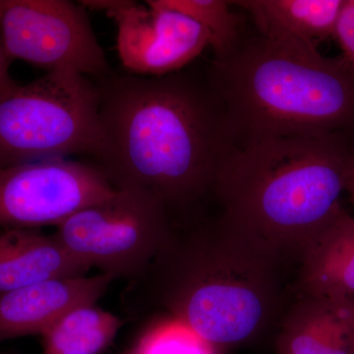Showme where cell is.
<instances>
[{
  "instance_id": "1",
  "label": "cell",
  "mask_w": 354,
  "mask_h": 354,
  "mask_svg": "<svg viewBox=\"0 0 354 354\" xmlns=\"http://www.w3.org/2000/svg\"><path fill=\"white\" fill-rule=\"evenodd\" d=\"M95 83L104 142L90 164L114 189L155 197L176 223L206 213L221 167L237 149L207 72L111 71Z\"/></svg>"
},
{
  "instance_id": "2",
  "label": "cell",
  "mask_w": 354,
  "mask_h": 354,
  "mask_svg": "<svg viewBox=\"0 0 354 354\" xmlns=\"http://www.w3.org/2000/svg\"><path fill=\"white\" fill-rule=\"evenodd\" d=\"M297 265L218 209L174 223L145 274L131 281L130 314L157 307L216 348L276 333L295 299Z\"/></svg>"
},
{
  "instance_id": "3",
  "label": "cell",
  "mask_w": 354,
  "mask_h": 354,
  "mask_svg": "<svg viewBox=\"0 0 354 354\" xmlns=\"http://www.w3.org/2000/svg\"><path fill=\"white\" fill-rule=\"evenodd\" d=\"M237 149L354 132V66L316 46L244 30L206 70Z\"/></svg>"
},
{
  "instance_id": "4",
  "label": "cell",
  "mask_w": 354,
  "mask_h": 354,
  "mask_svg": "<svg viewBox=\"0 0 354 354\" xmlns=\"http://www.w3.org/2000/svg\"><path fill=\"white\" fill-rule=\"evenodd\" d=\"M354 132L286 137L235 149L215 187L218 209L297 265L342 211Z\"/></svg>"
},
{
  "instance_id": "5",
  "label": "cell",
  "mask_w": 354,
  "mask_h": 354,
  "mask_svg": "<svg viewBox=\"0 0 354 354\" xmlns=\"http://www.w3.org/2000/svg\"><path fill=\"white\" fill-rule=\"evenodd\" d=\"M102 142L99 88L78 72H48L0 99V167L77 153L95 158Z\"/></svg>"
},
{
  "instance_id": "6",
  "label": "cell",
  "mask_w": 354,
  "mask_h": 354,
  "mask_svg": "<svg viewBox=\"0 0 354 354\" xmlns=\"http://www.w3.org/2000/svg\"><path fill=\"white\" fill-rule=\"evenodd\" d=\"M174 227L169 212L155 197L125 189L81 209L53 235L84 264L131 283L145 274Z\"/></svg>"
},
{
  "instance_id": "7",
  "label": "cell",
  "mask_w": 354,
  "mask_h": 354,
  "mask_svg": "<svg viewBox=\"0 0 354 354\" xmlns=\"http://www.w3.org/2000/svg\"><path fill=\"white\" fill-rule=\"evenodd\" d=\"M0 32L9 59L72 70L95 80L111 73L86 8L68 0H0Z\"/></svg>"
},
{
  "instance_id": "8",
  "label": "cell",
  "mask_w": 354,
  "mask_h": 354,
  "mask_svg": "<svg viewBox=\"0 0 354 354\" xmlns=\"http://www.w3.org/2000/svg\"><path fill=\"white\" fill-rule=\"evenodd\" d=\"M114 193L95 165L68 158L0 167V228L57 227Z\"/></svg>"
},
{
  "instance_id": "9",
  "label": "cell",
  "mask_w": 354,
  "mask_h": 354,
  "mask_svg": "<svg viewBox=\"0 0 354 354\" xmlns=\"http://www.w3.org/2000/svg\"><path fill=\"white\" fill-rule=\"evenodd\" d=\"M85 8L104 11L118 27V50L130 73L167 75L189 66L209 46V35L185 14L149 0H83Z\"/></svg>"
},
{
  "instance_id": "10",
  "label": "cell",
  "mask_w": 354,
  "mask_h": 354,
  "mask_svg": "<svg viewBox=\"0 0 354 354\" xmlns=\"http://www.w3.org/2000/svg\"><path fill=\"white\" fill-rule=\"evenodd\" d=\"M113 277L55 278L0 293V342L41 335L70 310L95 304Z\"/></svg>"
},
{
  "instance_id": "11",
  "label": "cell",
  "mask_w": 354,
  "mask_h": 354,
  "mask_svg": "<svg viewBox=\"0 0 354 354\" xmlns=\"http://www.w3.org/2000/svg\"><path fill=\"white\" fill-rule=\"evenodd\" d=\"M274 335V354H354V297L297 295Z\"/></svg>"
},
{
  "instance_id": "12",
  "label": "cell",
  "mask_w": 354,
  "mask_h": 354,
  "mask_svg": "<svg viewBox=\"0 0 354 354\" xmlns=\"http://www.w3.org/2000/svg\"><path fill=\"white\" fill-rule=\"evenodd\" d=\"M297 295L354 297V216L342 209L298 256Z\"/></svg>"
},
{
  "instance_id": "13",
  "label": "cell",
  "mask_w": 354,
  "mask_h": 354,
  "mask_svg": "<svg viewBox=\"0 0 354 354\" xmlns=\"http://www.w3.org/2000/svg\"><path fill=\"white\" fill-rule=\"evenodd\" d=\"M91 268L37 230L0 232V293L55 278L85 277Z\"/></svg>"
},
{
  "instance_id": "14",
  "label": "cell",
  "mask_w": 354,
  "mask_h": 354,
  "mask_svg": "<svg viewBox=\"0 0 354 354\" xmlns=\"http://www.w3.org/2000/svg\"><path fill=\"white\" fill-rule=\"evenodd\" d=\"M263 34L316 46L334 37L344 0H239L230 1Z\"/></svg>"
},
{
  "instance_id": "15",
  "label": "cell",
  "mask_w": 354,
  "mask_h": 354,
  "mask_svg": "<svg viewBox=\"0 0 354 354\" xmlns=\"http://www.w3.org/2000/svg\"><path fill=\"white\" fill-rule=\"evenodd\" d=\"M122 322L95 304L70 310L44 332L43 354H101Z\"/></svg>"
},
{
  "instance_id": "16",
  "label": "cell",
  "mask_w": 354,
  "mask_h": 354,
  "mask_svg": "<svg viewBox=\"0 0 354 354\" xmlns=\"http://www.w3.org/2000/svg\"><path fill=\"white\" fill-rule=\"evenodd\" d=\"M162 6L185 14L208 31L214 57L232 50L244 32L243 21L227 0H160Z\"/></svg>"
},
{
  "instance_id": "17",
  "label": "cell",
  "mask_w": 354,
  "mask_h": 354,
  "mask_svg": "<svg viewBox=\"0 0 354 354\" xmlns=\"http://www.w3.org/2000/svg\"><path fill=\"white\" fill-rule=\"evenodd\" d=\"M171 316L155 321L129 354H227Z\"/></svg>"
},
{
  "instance_id": "18",
  "label": "cell",
  "mask_w": 354,
  "mask_h": 354,
  "mask_svg": "<svg viewBox=\"0 0 354 354\" xmlns=\"http://www.w3.org/2000/svg\"><path fill=\"white\" fill-rule=\"evenodd\" d=\"M334 38L341 46L342 57L354 66V0H344Z\"/></svg>"
},
{
  "instance_id": "19",
  "label": "cell",
  "mask_w": 354,
  "mask_h": 354,
  "mask_svg": "<svg viewBox=\"0 0 354 354\" xmlns=\"http://www.w3.org/2000/svg\"><path fill=\"white\" fill-rule=\"evenodd\" d=\"M11 60L7 57L2 43L1 32H0V99L10 94L20 84L16 82L9 72Z\"/></svg>"
},
{
  "instance_id": "20",
  "label": "cell",
  "mask_w": 354,
  "mask_h": 354,
  "mask_svg": "<svg viewBox=\"0 0 354 354\" xmlns=\"http://www.w3.org/2000/svg\"><path fill=\"white\" fill-rule=\"evenodd\" d=\"M346 192L348 193L354 207V158L351 167H349L348 181H346Z\"/></svg>"
}]
</instances>
